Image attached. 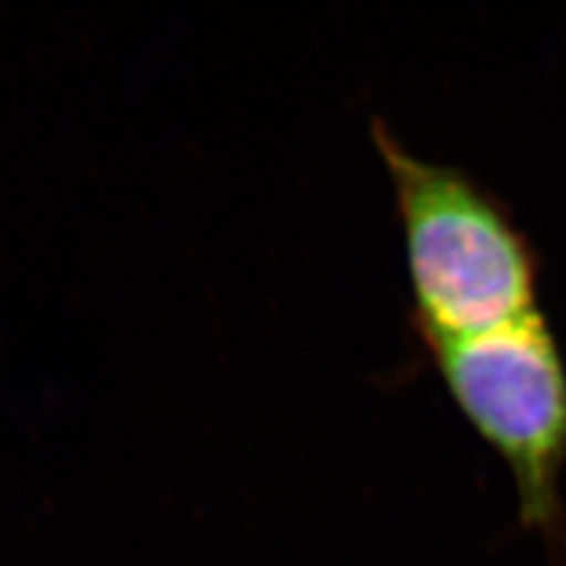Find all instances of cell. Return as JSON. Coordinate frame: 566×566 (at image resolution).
I'll use <instances>...</instances> for the list:
<instances>
[{"label": "cell", "instance_id": "cell-1", "mask_svg": "<svg viewBox=\"0 0 566 566\" xmlns=\"http://www.w3.org/2000/svg\"><path fill=\"white\" fill-rule=\"evenodd\" d=\"M370 139L395 191L420 340L463 338L536 312V248L499 193L413 154L378 116Z\"/></svg>", "mask_w": 566, "mask_h": 566}, {"label": "cell", "instance_id": "cell-2", "mask_svg": "<svg viewBox=\"0 0 566 566\" xmlns=\"http://www.w3.org/2000/svg\"><path fill=\"white\" fill-rule=\"evenodd\" d=\"M422 345L458 411L507 465L522 524L562 538L566 361L551 322L536 310L491 331Z\"/></svg>", "mask_w": 566, "mask_h": 566}]
</instances>
